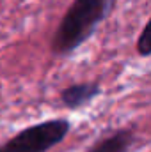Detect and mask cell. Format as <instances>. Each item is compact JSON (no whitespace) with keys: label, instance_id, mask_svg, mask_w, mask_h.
<instances>
[{"label":"cell","instance_id":"3","mask_svg":"<svg viewBox=\"0 0 151 152\" xmlns=\"http://www.w3.org/2000/svg\"><path fill=\"white\" fill-rule=\"evenodd\" d=\"M100 83L96 81H89V83H75L66 87L61 92V99L62 103L70 108V110H76L82 108L85 104H89L94 97L100 96Z\"/></svg>","mask_w":151,"mask_h":152},{"label":"cell","instance_id":"4","mask_svg":"<svg viewBox=\"0 0 151 152\" xmlns=\"http://www.w3.org/2000/svg\"><path fill=\"white\" fill-rule=\"evenodd\" d=\"M135 143V134L128 129H119L114 134L100 140L87 152H130Z\"/></svg>","mask_w":151,"mask_h":152},{"label":"cell","instance_id":"2","mask_svg":"<svg viewBox=\"0 0 151 152\" xmlns=\"http://www.w3.org/2000/svg\"><path fill=\"white\" fill-rule=\"evenodd\" d=\"M70 127L71 126L66 118L34 124L0 145V152H48L68 136Z\"/></svg>","mask_w":151,"mask_h":152},{"label":"cell","instance_id":"1","mask_svg":"<svg viewBox=\"0 0 151 152\" xmlns=\"http://www.w3.org/2000/svg\"><path fill=\"white\" fill-rule=\"evenodd\" d=\"M114 5L115 0H75L52 39V50L57 55H68L80 48L112 12Z\"/></svg>","mask_w":151,"mask_h":152},{"label":"cell","instance_id":"5","mask_svg":"<svg viewBox=\"0 0 151 152\" xmlns=\"http://www.w3.org/2000/svg\"><path fill=\"white\" fill-rule=\"evenodd\" d=\"M137 50L142 57H148L151 53V41H150V23H146V27L141 32V37L137 42Z\"/></svg>","mask_w":151,"mask_h":152}]
</instances>
